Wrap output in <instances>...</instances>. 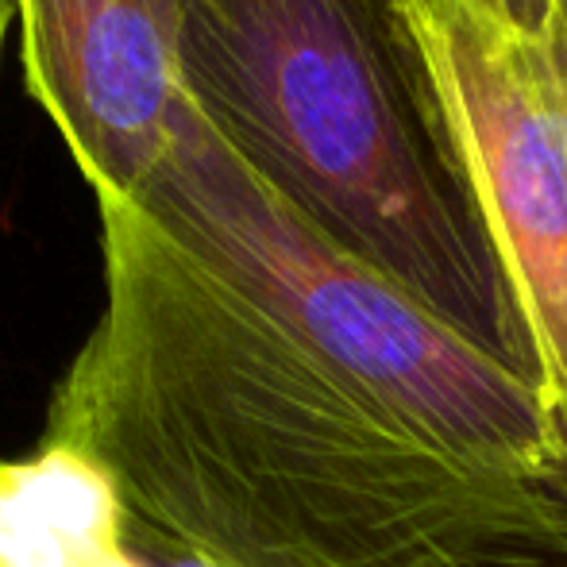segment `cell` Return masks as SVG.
Segmentation results:
<instances>
[{"mask_svg":"<svg viewBox=\"0 0 567 567\" xmlns=\"http://www.w3.org/2000/svg\"><path fill=\"white\" fill-rule=\"evenodd\" d=\"M105 306L47 405L213 567H567V494L421 441L332 351L97 197Z\"/></svg>","mask_w":567,"mask_h":567,"instance_id":"cell-1","label":"cell"},{"mask_svg":"<svg viewBox=\"0 0 567 567\" xmlns=\"http://www.w3.org/2000/svg\"><path fill=\"white\" fill-rule=\"evenodd\" d=\"M178 70L213 132L309 225L537 386L398 0H186Z\"/></svg>","mask_w":567,"mask_h":567,"instance_id":"cell-2","label":"cell"},{"mask_svg":"<svg viewBox=\"0 0 567 567\" xmlns=\"http://www.w3.org/2000/svg\"><path fill=\"white\" fill-rule=\"evenodd\" d=\"M127 202L332 351L421 441L486 475L567 494L537 386L309 225L189 97Z\"/></svg>","mask_w":567,"mask_h":567,"instance_id":"cell-3","label":"cell"},{"mask_svg":"<svg viewBox=\"0 0 567 567\" xmlns=\"http://www.w3.org/2000/svg\"><path fill=\"white\" fill-rule=\"evenodd\" d=\"M475 189L537 363L567 478V59L553 20L478 0H398Z\"/></svg>","mask_w":567,"mask_h":567,"instance_id":"cell-4","label":"cell"},{"mask_svg":"<svg viewBox=\"0 0 567 567\" xmlns=\"http://www.w3.org/2000/svg\"><path fill=\"white\" fill-rule=\"evenodd\" d=\"M186 0H16L28 97L93 197H132L182 105Z\"/></svg>","mask_w":567,"mask_h":567,"instance_id":"cell-5","label":"cell"},{"mask_svg":"<svg viewBox=\"0 0 567 567\" xmlns=\"http://www.w3.org/2000/svg\"><path fill=\"white\" fill-rule=\"evenodd\" d=\"M0 567H143L124 494L93 455L47 436L31 455H0Z\"/></svg>","mask_w":567,"mask_h":567,"instance_id":"cell-6","label":"cell"},{"mask_svg":"<svg viewBox=\"0 0 567 567\" xmlns=\"http://www.w3.org/2000/svg\"><path fill=\"white\" fill-rule=\"evenodd\" d=\"M478 4L494 8V12L514 16V20H522V23H545L553 0H478Z\"/></svg>","mask_w":567,"mask_h":567,"instance_id":"cell-7","label":"cell"},{"mask_svg":"<svg viewBox=\"0 0 567 567\" xmlns=\"http://www.w3.org/2000/svg\"><path fill=\"white\" fill-rule=\"evenodd\" d=\"M548 20H553V31H556V39H560L564 59H567V0H553V8H548Z\"/></svg>","mask_w":567,"mask_h":567,"instance_id":"cell-8","label":"cell"},{"mask_svg":"<svg viewBox=\"0 0 567 567\" xmlns=\"http://www.w3.org/2000/svg\"><path fill=\"white\" fill-rule=\"evenodd\" d=\"M12 23H16V0H0V51H4V39Z\"/></svg>","mask_w":567,"mask_h":567,"instance_id":"cell-9","label":"cell"}]
</instances>
